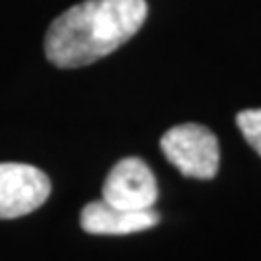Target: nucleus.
<instances>
[{
    "instance_id": "nucleus-1",
    "label": "nucleus",
    "mask_w": 261,
    "mask_h": 261,
    "mask_svg": "<svg viewBox=\"0 0 261 261\" xmlns=\"http://www.w3.org/2000/svg\"><path fill=\"white\" fill-rule=\"evenodd\" d=\"M145 18V0H84L48 25L45 55L58 68L89 66L130 41Z\"/></svg>"
},
{
    "instance_id": "nucleus-2",
    "label": "nucleus",
    "mask_w": 261,
    "mask_h": 261,
    "mask_svg": "<svg viewBox=\"0 0 261 261\" xmlns=\"http://www.w3.org/2000/svg\"><path fill=\"white\" fill-rule=\"evenodd\" d=\"M161 149L184 176L211 180L219 170V141L201 124L170 128L161 140Z\"/></svg>"
},
{
    "instance_id": "nucleus-3",
    "label": "nucleus",
    "mask_w": 261,
    "mask_h": 261,
    "mask_svg": "<svg viewBox=\"0 0 261 261\" xmlns=\"http://www.w3.org/2000/svg\"><path fill=\"white\" fill-rule=\"evenodd\" d=\"M50 196V180L37 167L0 163V219L33 213Z\"/></svg>"
},
{
    "instance_id": "nucleus-4",
    "label": "nucleus",
    "mask_w": 261,
    "mask_h": 261,
    "mask_svg": "<svg viewBox=\"0 0 261 261\" xmlns=\"http://www.w3.org/2000/svg\"><path fill=\"white\" fill-rule=\"evenodd\" d=\"M157 196L155 174L138 157H126L116 163L103 184L105 201L128 211L153 209Z\"/></svg>"
},
{
    "instance_id": "nucleus-5",
    "label": "nucleus",
    "mask_w": 261,
    "mask_h": 261,
    "mask_svg": "<svg viewBox=\"0 0 261 261\" xmlns=\"http://www.w3.org/2000/svg\"><path fill=\"white\" fill-rule=\"evenodd\" d=\"M159 223V215L153 209L145 211H128L120 209L105 199L91 201L82 211V228L89 234H134L147 230Z\"/></svg>"
},
{
    "instance_id": "nucleus-6",
    "label": "nucleus",
    "mask_w": 261,
    "mask_h": 261,
    "mask_svg": "<svg viewBox=\"0 0 261 261\" xmlns=\"http://www.w3.org/2000/svg\"><path fill=\"white\" fill-rule=\"evenodd\" d=\"M236 124L244 134L246 141L261 155V109H250V111L238 112Z\"/></svg>"
}]
</instances>
